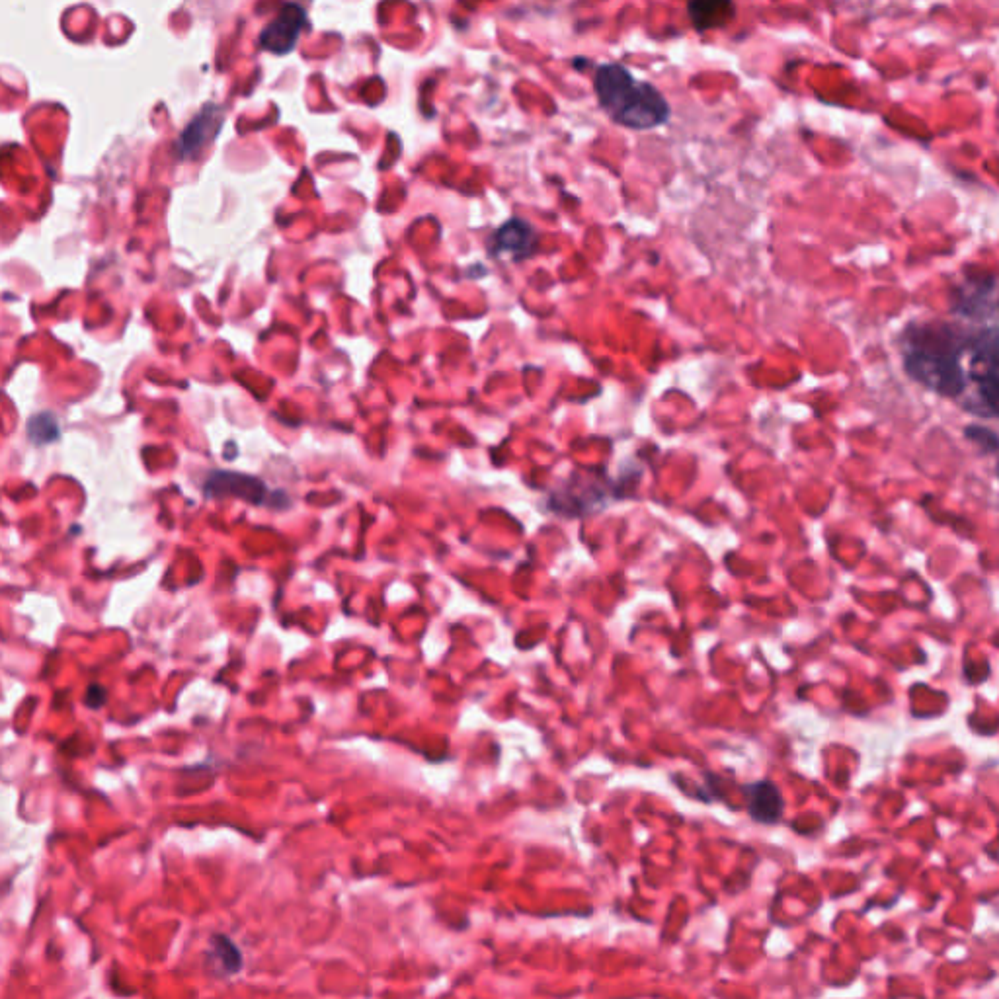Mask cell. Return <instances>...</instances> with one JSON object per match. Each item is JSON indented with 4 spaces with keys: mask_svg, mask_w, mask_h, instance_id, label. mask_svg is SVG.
Instances as JSON below:
<instances>
[{
    "mask_svg": "<svg viewBox=\"0 0 999 999\" xmlns=\"http://www.w3.org/2000/svg\"><path fill=\"white\" fill-rule=\"evenodd\" d=\"M980 328L941 319L910 322L898 338L904 371L939 397L964 404L978 375L992 367L976 344Z\"/></svg>",
    "mask_w": 999,
    "mask_h": 999,
    "instance_id": "6da1fadb",
    "label": "cell"
},
{
    "mask_svg": "<svg viewBox=\"0 0 999 999\" xmlns=\"http://www.w3.org/2000/svg\"><path fill=\"white\" fill-rule=\"evenodd\" d=\"M594 90L601 110L621 127L650 131L666 125L672 116L666 96L652 82L637 79L619 63L596 67Z\"/></svg>",
    "mask_w": 999,
    "mask_h": 999,
    "instance_id": "7a4b0ae2",
    "label": "cell"
},
{
    "mask_svg": "<svg viewBox=\"0 0 999 999\" xmlns=\"http://www.w3.org/2000/svg\"><path fill=\"white\" fill-rule=\"evenodd\" d=\"M951 313L962 324L990 326L998 317V280L994 272L966 270L951 287Z\"/></svg>",
    "mask_w": 999,
    "mask_h": 999,
    "instance_id": "3957f363",
    "label": "cell"
},
{
    "mask_svg": "<svg viewBox=\"0 0 999 999\" xmlns=\"http://www.w3.org/2000/svg\"><path fill=\"white\" fill-rule=\"evenodd\" d=\"M305 24H307V12L299 4H285L280 14L260 34L262 49L276 55L291 53Z\"/></svg>",
    "mask_w": 999,
    "mask_h": 999,
    "instance_id": "277c9868",
    "label": "cell"
},
{
    "mask_svg": "<svg viewBox=\"0 0 999 999\" xmlns=\"http://www.w3.org/2000/svg\"><path fill=\"white\" fill-rule=\"evenodd\" d=\"M535 244H537L535 231L525 221L514 219L496 231L492 252L496 256L506 254V256L516 258V260H521V258H527L533 254Z\"/></svg>",
    "mask_w": 999,
    "mask_h": 999,
    "instance_id": "5b68a950",
    "label": "cell"
},
{
    "mask_svg": "<svg viewBox=\"0 0 999 999\" xmlns=\"http://www.w3.org/2000/svg\"><path fill=\"white\" fill-rule=\"evenodd\" d=\"M748 814L760 824H775L783 814V797L771 781H756L744 787Z\"/></svg>",
    "mask_w": 999,
    "mask_h": 999,
    "instance_id": "8992f818",
    "label": "cell"
},
{
    "mask_svg": "<svg viewBox=\"0 0 999 999\" xmlns=\"http://www.w3.org/2000/svg\"><path fill=\"white\" fill-rule=\"evenodd\" d=\"M691 26L705 34L709 30H719L728 26L736 18V4L728 0H709V2H689L685 6Z\"/></svg>",
    "mask_w": 999,
    "mask_h": 999,
    "instance_id": "52a82bcc",
    "label": "cell"
},
{
    "mask_svg": "<svg viewBox=\"0 0 999 999\" xmlns=\"http://www.w3.org/2000/svg\"><path fill=\"white\" fill-rule=\"evenodd\" d=\"M221 121H223V112L213 108V106H207L200 116L196 120L192 121L186 131L182 133L180 137V155L182 157H192L196 153H200L203 149L205 143H209L215 133L221 129Z\"/></svg>",
    "mask_w": 999,
    "mask_h": 999,
    "instance_id": "ba28073f",
    "label": "cell"
},
{
    "mask_svg": "<svg viewBox=\"0 0 999 999\" xmlns=\"http://www.w3.org/2000/svg\"><path fill=\"white\" fill-rule=\"evenodd\" d=\"M213 955L221 960V970L227 972V974L237 972L240 964H242L239 949L227 937H223V935H217L213 939Z\"/></svg>",
    "mask_w": 999,
    "mask_h": 999,
    "instance_id": "9c48e42d",
    "label": "cell"
},
{
    "mask_svg": "<svg viewBox=\"0 0 999 999\" xmlns=\"http://www.w3.org/2000/svg\"><path fill=\"white\" fill-rule=\"evenodd\" d=\"M59 438L57 422L51 414H40L30 420V440L34 443H49Z\"/></svg>",
    "mask_w": 999,
    "mask_h": 999,
    "instance_id": "30bf717a",
    "label": "cell"
},
{
    "mask_svg": "<svg viewBox=\"0 0 999 999\" xmlns=\"http://www.w3.org/2000/svg\"><path fill=\"white\" fill-rule=\"evenodd\" d=\"M964 436L966 440L980 445L984 449V453H996L998 451V434L988 430V428H982V426H966L964 428Z\"/></svg>",
    "mask_w": 999,
    "mask_h": 999,
    "instance_id": "8fae6325",
    "label": "cell"
}]
</instances>
